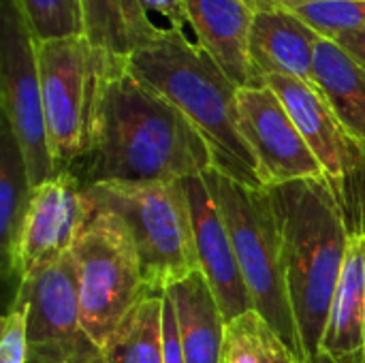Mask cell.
Listing matches in <instances>:
<instances>
[{"label": "cell", "mask_w": 365, "mask_h": 363, "mask_svg": "<svg viewBox=\"0 0 365 363\" xmlns=\"http://www.w3.org/2000/svg\"><path fill=\"white\" fill-rule=\"evenodd\" d=\"M75 167L83 186L175 182L214 169V154L197 126L124 60L107 83L92 150Z\"/></svg>", "instance_id": "1"}, {"label": "cell", "mask_w": 365, "mask_h": 363, "mask_svg": "<svg viewBox=\"0 0 365 363\" xmlns=\"http://www.w3.org/2000/svg\"><path fill=\"white\" fill-rule=\"evenodd\" d=\"M289 300L304 363L321 353L331 300L351 242V227L327 178L272 186Z\"/></svg>", "instance_id": "2"}, {"label": "cell", "mask_w": 365, "mask_h": 363, "mask_svg": "<svg viewBox=\"0 0 365 363\" xmlns=\"http://www.w3.org/2000/svg\"><path fill=\"white\" fill-rule=\"evenodd\" d=\"M128 71L173 103L203 135L214 169L255 188H265L257 158L240 124V86L178 28H160L158 36L126 58Z\"/></svg>", "instance_id": "3"}, {"label": "cell", "mask_w": 365, "mask_h": 363, "mask_svg": "<svg viewBox=\"0 0 365 363\" xmlns=\"http://www.w3.org/2000/svg\"><path fill=\"white\" fill-rule=\"evenodd\" d=\"M83 193L90 212L111 214L126 229L152 293L201 270L184 180L105 182L83 186Z\"/></svg>", "instance_id": "4"}, {"label": "cell", "mask_w": 365, "mask_h": 363, "mask_svg": "<svg viewBox=\"0 0 365 363\" xmlns=\"http://www.w3.org/2000/svg\"><path fill=\"white\" fill-rule=\"evenodd\" d=\"M124 60L96 47L86 34L36 41L47 135L58 171L73 169L92 150L107 83Z\"/></svg>", "instance_id": "5"}, {"label": "cell", "mask_w": 365, "mask_h": 363, "mask_svg": "<svg viewBox=\"0 0 365 363\" xmlns=\"http://www.w3.org/2000/svg\"><path fill=\"white\" fill-rule=\"evenodd\" d=\"M203 178L227 223L252 308L304 363L287 289L280 227L269 188L242 184L216 169L205 171Z\"/></svg>", "instance_id": "6"}, {"label": "cell", "mask_w": 365, "mask_h": 363, "mask_svg": "<svg viewBox=\"0 0 365 363\" xmlns=\"http://www.w3.org/2000/svg\"><path fill=\"white\" fill-rule=\"evenodd\" d=\"M68 255L77 278L81 325L105 349L122 319L152 291L126 229L111 214L90 212Z\"/></svg>", "instance_id": "7"}, {"label": "cell", "mask_w": 365, "mask_h": 363, "mask_svg": "<svg viewBox=\"0 0 365 363\" xmlns=\"http://www.w3.org/2000/svg\"><path fill=\"white\" fill-rule=\"evenodd\" d=\"M0 19V107L28 169L32 190L58 173L49 148L36 62V39L13 0H2Z\"/></svg>", "instance_id": "8"}, {"label": "cell", "mask_w": 365, "mask_h": 363, "mask_svg": "<svg viewBox=\"0 0 365 363\" xmlns=\"http://www.w3.org/2000/svg\"><path fill=\"white\" fill-rule=\"evenodd\" d=\"M11 304L28 310V363H105L103 349L81 325L71 255L28 274Z\"/></svg>", "instance_id": "9"}, {"label": "cell", "mask_w": 365, "mask_h": 363, "mask_svg": "<svg viewBox=\"0 0 365 363\" xmlns=\"http://www.w3.org/2000/svg\"><path fill=\"white\" fill-rule=\"evenodd\" d=\"M90 220L81 180L71 171H58L51 180L32 190L28 210L15 244V287L34 270L53 263L71 252Z\"/></svg>", "instance_id": "10"}, {"label": "cell", "mask_w": 365, "mask_h": 363, "mask_svg": "<svg viewBox=\"0 0 365 363\" xmlns=\"http://www.w3.org/2000/svg\"><path fill=\"white\" fill-rule=\"evenodd\" d=\"M237 101L242 133L257 158L265 188L297 180L325 178L314 152L267 83L240 88Z\"/></svg>", "instance_id": "11"}, {"label": "cell", "mask_w": 365, "mask_h": 363, "mask_svg": "<svg viewBox=\"0 0 365 363\" xmlns=\"http://www.w3.org/2000/svg\"><path fill=\"white\" fill-rule=\"evenodd\" d=\"M184 186L192 212L199 265L214 291V297L225 315V321L229 323L235 317L255 310L252 300L248 295L227 223L216 205V199L205 178H186Z\"/></svg>", "instance_id": "12"}, {"label": "cell", "mask_w": 365, "mask_h": 363, "mask_svg": "<svg viewBox=\"0 0 365 363\" xmlns=\"http://www.w3.org/2000/svg\"><path fill=\"white\" fill-rule=\"evenodd\" d=\"M265 83L287 107L302 137L321 163L325 178L331 182L336 195L340 197L349 175L364 156L361 150L349 137L317 86L284 75H272L265 79Z\"/></svg>", "instance_id": "13"}, {"label": "cell", "mask_w": 365, "mask_h": 363, "mask_svg": "<svg viewBox=\"0 0 365 363\" xmlns=\"http://www.w3.org/2000/svg\"><path fill=\"white\" fill-rule=\"evenodd\" d=\"M250 26L248 58L257 86L272 75L295 77L314 86V56L321 34L287 6L257 0Z\"/></svg>", "instance_id": "14"}, {"label": "cell", "mask_w": 365, "mask_h": 363, "mask_svg": "<svg viewBox=\"0 0 365 363\" xmlns=\"http://www.w3.org/2000/svg\"><path fill=\"white\" fill-rule=\"evenodd\" d=\"M188 26L197 36V45L231 77L240 88L257 86L248 39L257 13V0H184Z\"/></svg>", "instance_id": "15"}, {"label": "cell", "mask_w": 365, "mask_h": 363, "mask_svg": "<svg viewBox=\"0 0 365 363\" xmlns=\"http://www.w3.org/2000/svg\"><path fill=\"white\" fill-rule=\"evenodd\" d=\"M319 355L327 357L331 363H365L364 233H351Z\"/></svg>", "instance_id": "16"}, {"label": "cell", "mask_w": 365, "mask_h": 363, "mask_svg": "<svg viewBox=\"0 0 365 363\" xmlns=\"http://www.w3.org/2000/svg\"><path fill=\"white\" fill-rule=\"evenodd\" d=\"M165 295L175 310L184 362L222 363L227 321L205 274L201 270L190 274L171 285Z\"/></svg>", "instance_id": "17"}, {"label": "cell", "mask_w": 365, "mask_h": 363, "mask_svg": "<svg viewBox=\"0 0 365 363\" xmlns=\"http://www.w3.org/2000/svg\"><path fill=\"white\" fill-rule=\"evenodd\" d=\"M314 86L365 156V66L336 41L321 36L314 56Z\"/></svg>", "instance_id": "18"}, {"label": "cell", "mask_w": 365, "mask_h": 363, "mask_svg": "<svg viewBox=\"0 0 365 363\" xmlns=\"http://www.w3.org/2000/svg\"><path fill=\"white\" fill-rule=\"evenodd\" d=\"M83 34L101 49L128 58L160 32L139 0H79Z\"/></svg>", "instance_id": "19"}, {"label": "cell", "mask_w": 365, "mask_h": 363, "mask_svg": "<svg viewBox=\"0 0 365 363\" xmlns=\"http://www.w3.org/2000/svg\"><path fill=\"white\" fill-rule=\"evenodd\" d=\"M32 197V186L28 180V169L24 163V154L6 126L2 122L0 128V252H2V276L11 280L13 274V257L17 235L24 223V214L28 210Z\"/></svg>", "instance_id": "20"}, {"label": "cell", "mask_w": 365, "mask_h": 363, "mask_svg": "<svg viewBox=\"0 0 365 363\" xmlns=\"http://www.w3.org/2000/svg\"><path fill=\"white\" fill-rule=\"evenodd\" d=\"M165 293L145 295L103 349L105 363H165Z\"/></svg>", "instance_id": "21"}, {"label": "cell", "mask_w": 365, "mask_h": 363, "mask_svg": "<svg viewBox=\"0 0 365 363\" xmlns=\"http://www.w3.org/2000/svg\"><path fill=\"white\" fill-rule=\"evenodd\" d=\"M222 363L302 362L257 310H248L227 323Z\"/></svg>", "instance_id": "22"}, {"label": "cell", "mask_w": 365, "mask_h": 363, "mask_svg": "<svg viewBox=\"0 0 365 363\" xmlns=\"http://www.w3.org/2000/svg\"><path fill=\"white\" fill-rule=\"evenodd\" d=\"M314 28L325 39L365 30V0H272Z\"/></svg>", "instance_id": "23"}, {"label": "cell", "mask_w": 365, "mask_h": 363, "mask_svg": "<svg viewBox=\"0 0 365 363\" xmlns=\"http://www.w3.org/2000/svg\"><path fill=\"white\" fill-rule=\"evenodd\" d=\"M36 41L83 34L79 0H13Z\"/></svg>", "instance_id": "24"}, {"label": "cell", "mask_w": 365, "mask_h": 363, "mask_svg": "<svg viewBox=\"0 0 365 363\" xmlns=\"http://www.w3.org/2000/svg\"><path fill=\"white\" fill-rule=\"evenodd\" d=\"M26 323H28V310L19 304H11L9 312L2 319L0 363H28Z\"/></svg>", "instance_id": "25"}, {"label": "cell", "mask_w": 365, "mask_h": 363, "mask_svg": "<svg viewBox=\"0 0 365 363\" xmlns=\"http://www.w3.org/2000/svg\"><path fill=\"white\" fill-rule=\"evenodd\" d=\"M340 203L344 208L351 233L365 235V156L359 158L353 173L349 175L340 193Z\"/></svg>", "instance_id": "26"}, {"label": "cell", "mask_w": 365, "mask_h": 363, "mask_svg": "<svg viewBox=\"0 0 365 363\" xmlns=\"http://www.w3.org/2000/svg\"><path fill=\"white\" fill-rule=\"evenodd\" d=\"M139 2L145 11H154V13L163 15L169 21V28L184 30V26L188 24L184 0H139Z\"/></svg>", "instance_id": "27"}, {"label": "cell", "mask_w": 365, "mask_h": 363, "mask_svg": "<svg viewBox=\"0 0 365 363\" xmlns=\"http://www.w3.org/2000/svg\"><path fill=\"white\" fill-rule=\"evenodd\" d=\"M336 41L346 53H351L361 66H365V30H355V32H344L336 39Z\"/></svg>", "instance_id": "28"}, {"label": "cell", "mask_w": 365, "mask_h": 363, "mask_svg": "<svg viewBox=\"0 0 365 363\" xmlns=\"http://www.w3.org/2000/svg\"><path fill=\"white\" fill-rule=\"evenodd\" d=\"M312 363H331V362H329L327 357H323V355H319V357H317V359H314V362H312Z\"/></svg>", "instance_id": "29"}]
</instances>
